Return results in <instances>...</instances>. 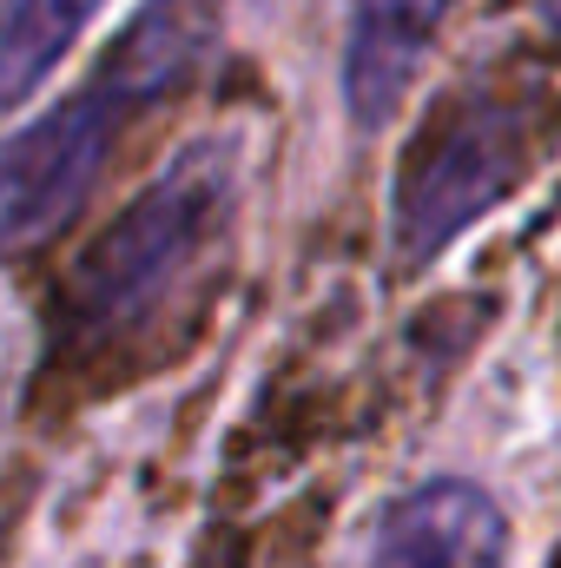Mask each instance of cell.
I'll use <instances>...</instances> for the list:
<instances>
[{"instance_id": "cell-1", "label": "cell", "mask_w": 561, "mask_h": 568, "mask_svg": "<svg viewBox=\"0 0 561 568\" xmlns=\"http://www.w3.org/2000/svg\"><path fill=\"white\" fill-rule=\"evenodd\" d=\"M218 0H145L100 53L93 80L0 145V258L47 245L106 172L126 120L172 100L212 53Z\"/></svg>"}, {"instance_id": "cell-2", "label": "cell", "mask_w": 561, "mask_h": 568, "mask_svg": "<svg viewBox=\"0 0 561 568\" xmlns=\"http://www.w3.org/2000/svg\"><path fill=\"white\" fill-rule=\"evenodd\" d=\"M245 145L232 133L192 140L140 199L93 239L67 284V337L106 344L145 324L178 284L192 278L238 219Z\"/></svg>"}, {"instance_id": "cell-3", "label": "cell", "mask_w": 561, "mask_h": 568, "mask_svg": "<svg viewBox=\"0 0 561 568\" xmlns=\"http://www.w3.org/2000/svg\"><path fill=\"white\" fill-rule=\"evenodd\" d=\"M536 159V113L502 87H456L436 100L390 185V239L404 265H429L449 252L482 212H496Z\"/></svg>"}, {"instance_id": "cell-4", "label": "cell", "mask_w": 561, "mask_h": 568, "mask_svg": "<svg viewBox=\"0 0 561 568\" xmlns=\"http://www.w3.org/2000/svg\"><path fill=\"white\" fill-rule=\"evenodd\" d=\"M364 568H509V516L476 483H422L377 516Z\"/></svg>"}, {"instance_id": "cell-5", "label": "cell", "mask_w": 561, "mask_h": 568, "mask_svg": "<svg viewBox=\"0 0 561 568\" xmlns=\"http://www.w3.org/2000/svg\"><path fill=\"white\" fill-rule=\"evenodd\" d=\"M456 0H350L344 33V106L364 133L390 126L404 93L417 87L422 60Z\"/></svg>"}, {"instance_id": "cell-6", "label": "cell", "mask_w": 561, "mask_h": 568, "mask_svg": "<svg viewBox=\"0 0 561 568\" xmlns=\"http://www.w3.org/2000/svg\"><path fill=\"white\" fill-rule=\"evenodd\" d=\"M106 0H7L0 7V106L33 100V87L73 53Z\"/></svg>"}]
</instances>
